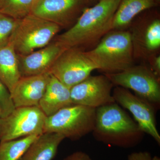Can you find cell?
I'll use <instances>...</instances> for the list:
<instances>
[{
  "label": "cell",
  "mask_w": 160,
  "mask_h": 160,
  "mask_svg": "<svg viewBox=\"0 0 160 160\" xmlns=\"http://www.w3.org/2000/svg\"><path fill=\"white\" fill-rule=\"evenodd\" d=\"M121 0H100L86 8L74 25L55 38L67 49L91 47L112 30V23Z\"/></svg>",
  "instance_id": "6da1fadb"
},
{
  "label": "cell",
  "mask_w": 160,
  "mask_h": 160,
  "mask_svg": "<svg viewBox=\"0 0 160 160\" xmlns=\"http://www.w3.org/2000/svg\"><path fill=\"white\" fill-rule=\"evenodd\" d=\"M92 132L98 142L126 149L138 146L145 134L135 120L115 102L97 108Z\"/></svg>",
  "instance_id": "7a4b0ae2"
},
{
  "label": "cell",
  "mask_w": 160,
  "mask_h": 160,
  "mask_svg": "<svg viewBox=\"0 0 160 160\" xmlns=\"http://www.w3.org/2000/svg\"><path fill=\"white\" fill-rule=\"evenodd\" d=\"M85 53L104 74L118 73L134 65L131 33L126 30H112Z\"/></svg>",
  "instance_id": "3957f363"
},
{
  "label": "cell",
  "mask_w": 160,
  "mask_h": 160,
  "mask_svg": "<svg viewBox=\"0 0 160 160\" xmlns=\"http://www.w3.org/2000/svg\"><path fill=\"white\" fill-rule=\"evenodd\" d=\"M96 109L73 104L65 107L47 117L44 133H59L72 141L79 140L93 130Z\"/></svg>",
  "instance_id": "277c9868"
},
{
  "label": "cell",
  "mask_w": 160,
  "mask_h": 160,
  "mask_svg": "<svg viewBox=\"0 0 160 160\" xmlns=\"http://www.w3.org/2000/svg\"><path fill=\"white\" fill-rule=\"evenodd\" d=\"M59 26L31 14L19 20L12 42L18 55L29 54L51 42Z\"/></svg>",
  "instance_id": "5b68a950"
},
{
  "label": "cell",
  "mask_w": 160,
  "mask_h": 160,
  "mask_svg": "<svg viewBox=\"0 0 160 160\" xmlns=\"http://www.w3.org/2000/svg\"><path fill=\"white\" fill-rule=\"evenodd\" d=\"M105 75L114 86L131 89L135 95L150 103L156 110L159 108V78L150 67L134 65L118 73Z\"/></svg>",
  "instance_id": "8992f818"
},
{
  "label": "cell",
  "mask_w": 160,
  "mask_h": 160,
  "mask_svg": "<svg viewBox=\"0 0 160 160\" xmlns=\"http://www.w3.org/2000/svg\"><path fill=\"white\" fill-rule=\"evenodd\" d=\"M47 117L38 106L15 108L0 118V142L44 133Z\"/></svg>",
  "instance_id": "52a82bcc"
},
{
  "label": "cell",
  "mask_w": 160,
  "mask_h": 160,
  "mask_svg": "<svg viewBox=\"0 0 160 160\" xmlns=\"http://www.w3.org/2000/svg\"><path fill=\"white\" fill-rule=\"evenodd\" d=\"M85 51L77 47L66 49L55 62L49 73L69 89L82 82L96 69Z\"/></svg>",
  "instance_id": "ba28073f"
},
{
  "label": "cell",
  "mask_w": 160,
  "mask_h": 160,
  "mask_svg": "<svg viewBox=\"0 0 160 160\" xmlns=\"http://www.w3.org/2000/svg\"><path fill=\"white\" fill-rule=\"evenodd\" d=\"M115 102L130 112L144 133L149 134L160 144V134L157 127L154 106L146 100L133 94L129 89L116 86L112 90Z\"/></svg>",
  "instance_id": "9c48e42d"
},
{
  "label": "cell",
  "mask_w": 160,
  "mask_h": 160,
  "mask_svg": "<svg viewBox=\"0 0 160 160\" xmlns=\"http://www.w3.org/2000/svg\"><path fill=\"white\" fill-rule=\"evenodd\" d=\"M113 86L106 75L89 76L70 88L72 102L94 109L115 102Z\"/></svg>",
  "instance_id": "30bf717a"
},
{
  "label": "cell",
  "mask_w": 160,
  "mask_h": 160,
  "mask_svg": "<svg viewBox=\"0 0 160 160\" xmlns=\"http://www.w3.org/2000/svg\"><path fill=\"white\" fill-rule=\"evenodd\" d=\"M67 49L56 41L24 56L18 55L21 77L49 72L60 55Z\"/></svg>",
  "instance_id": "8fae6325"
},
{
  "label": "cell",
  "mask_w": 160,
  "mask_h": 160,
  "mask_svg": "<svg viewBox=\"0 0 160 160\" xmlns=\"http://www.w3.org/2000/svg\"><path fill=\"white\" fill-rule=\"evenodd\" d=\"M82 0H35L31 14L60 27H66L74 20Z\"/></svg>",
  "instance_id": "7c38bea8"
},
{
  "label": "cell",
  "mask_w": 160,
  "mask_h": 160,
  "mask_svg": "<svg viewBox=\"0 0 160 160\" xmlns=\"http://www.w3.org/2000/svg\"><path fill=\"white\" fill-rule=\"evenodd\" d=\"M135 58L148 61L160 47V20L154 18L139 24L130 32Z\"/></svg>",
  "instance_id": "4fadbf2b"
},
{
  "label": "cell",
  "mask_w": 160,
  "mask_h": 160,
  "mask_svg": "<svg viewBox=\"0 0 160 160\" xmlns=\"http://www.w3.org/2000/svg\"><path fill=\"white\" fill-rule=\"evenodd\" d=\"M49 72L22 77L11 93L15 108L38 106L50 80Z\"/></svg>",
  "instance_id": "5bb4252c"
},
{
  "label": "cell",
  "mask_w": 160,
  "mask_h": 160,
  "mask_svg": "<svg viewBox=\"0 0 160 160\" xmlns=\"http://www.w3.org/2000/svg\"><path fill=\"white\" fill-rule=\"evenodd\" d=\"M72 104L70 89L51 74L46 91L39 104L40 109L47 117Z\"/></svg>",
  "instance_id": "9a60e30c"
},
{
  "label": "cell",
  "mask_w": 160,
  "mask_h": 160,
  "mask_svg": "<svg viewBox=\"0 0 160 160\" xmlns=\"http://www.w3.org/2000/svg\"><path fill=\"white\" fill-rule=\"evenodd\" d=\"M65 138L59 133L46 132L39 136L19 160H52Z\"/></svg>",
  "instance_id": "2e32d148"
},
{
  "label": "cell",
  "mask_w": 160,
  "mask_h": 160,
  "mask_svg": "<svg viewBox=\"0 0 160 160\" xmlns=\"http://www.w3.org/2000/svg\"><path fill=\"white\" fill-rule=\"evenodd\" d=\"M21 77L18 55L11 41L0 49V80L11 93Z\"/></svg>",
  "instance_id": "e0dca14e"
},
{
  "label": "cell",
  "mask_w": 160,
  "mask_h": 160,
  "mask_svg": "<svg viewBox=\"0 0 160 160\" xmlns=\"http://www.w3.org/2000/svg\"><path fill=\"white\" fill-rule=\"evenodd\" d=\"M155 5V0H121L113 18L112 30H124L137 15Z\"/></svg>",
  "instance_id": "ac0fdd59"
},
{
  "label": "cell",
  "mask_w": 160,
  "mask_h": 160,
  "mask_svg": "<svg viewBox=\"0 0 160 160\" xmlns=\"http://www.w3.org/2000/svg\"><path fill=\"white\" fill-rule=\"evenodd\" d=\"M39 136L0 142V160H19Z\"/></svg>",
  "instance_id": "d6986e66"
},
{
  "label": "cell",
  "mask_w": 160,
  "mask_h": 160,
  "mask_svg": "<svg viewBox=\"0 0 160 160\" xmlns=\"http://www.w3.org/2000/svg\"><path fill=\"white\" fill-rule=\"evenodd\" d=\"M35 0H2L0 13L14 19H22L31 14Z\"/></svg>",
  "instance_id": "ffe728a7"
},
{
  "label": "cell",
  "mask_w": 160,
  "mask_h": 160,
  "mask_svg": "<svg viewBox=\"0 0 160 160\" xmlns=\"http://www.w3.org/2000/svg\"><path fill=\"white\" fill-rule=\"evenodd\" d=\"M18 21L0 13V49L11 42Z\"/></svg>",
  "instance_id": "44dd1931"
},
{
  "label": "cell",
  "mask_w": 160,
  "mask_h": 160,
  "mask_svg": "<svg viewBox=\"0 0 160 160\" xmlns=\"http://www.w3.org/2000/svg\"><path fill=\"white\" fill-rule=\"evenodd\" d=\"M15 109L11 93L0 80V110L2 118L6 117Z\"/></svg>",
  "instance_id": "7402d4cb"
},
{
  "label": "cell",
  "mask_w": 160,
  "mask_h": 160,
  "mask_svg": "<svg viewBox=\"0 0 160 160\" xmlns=\"http://www.w3.org/2000/svg\"><path fill=\"white\" fill-rule=\"evenodd\" d=\"M151 153L147 151L133 152L128 155L127 160H152Z\"/></svg>",
  "instance_id": "603a6c76"
},
{
  "label": "cell",
  "mask_w": 160,
  "mask_h": 160,
  "mask_svg": "<svg viewBox=\"0 0 160 160\" xmlns=\"http://www.w3.org/2000/svg\"><path fill=\"white\" fill-rule=\"evenodd\" d=\"M150 68L159 78L160 76V56L158 54L151 57L148 60Z\"/></svg>",
  "instance_id": "cb8c5ba5"
},
{
  "label": "cell",
  "mask_w": 160,
  "mask_h": 160,
  "mask_svg": "<svg viewBox=\"0 0 160 160\" xmlns=\"http://www.w3.org/2000/svg\"><path fill=\"white\" fill-rule=\"evenodd\" d=\"M63 160H92L89 154L82 151H77L72 153Z\"/></svg>",
  "instance_id": "d4e9b609"
},
{
  "label": "cell",
  "mask_w": 160,
  "mask_h": 160,
  "mask_svg": "<svg viewBox=\"0 0 160 160\" xmlns=\"http://www.w3.org/2000/svg\"><path fill=\"white\" fill-rule=\"evenodd\" d=\"M152 160H160V158L159 157L155 156L152 157Z\"/></svg>",
  "instance_id": "484cf974"
},
{
  "label": "cell",
  "mask_w": 160,
  "mask_h": 160,
  "mask_svg": "<svg viewBox=\"0 0 160 160\" xmlns=\"http://www.w3.org/2000/svg\"><path fill=\"white\" fill-rule=\"evenodd\" d=\"M2 118V112H1V110H0V118Z\"/></svg>",
  "instance_id": "4316f807"
},
{
  "label": "cell",
  "mask_w": 160,
  "mask_h": 160,
  "mask_svg": "<svg viewBox=\"0 0 160 160\" xmlns=\"http://www.w3.org/2000/svg\"><path fill=\"white\" fill-rule=\"evenodd\" d=\"M2 0H0V8H1V4H2Z\"/></svg>",
  "instance_id": "83f0119b"
},
{
  "label": "cell",
  "mask_w": 160,
  "mask_h": 160,
  "mask_svg": "<svg viewBox=\"0 0 160 160\" xmlns=\"http://www.w3.org/2000/svg\"><path fill=\"white\" fill-rule=\"evenodd\" d=\"M89 1H91V0H89Z\"/></svg>",
  "instance_id": "f1b7e54d"
},
{
  "label": "cell",
  "mask_w": 160,
  "mask_h": 160,
  "mask_svg": "<svg viewBox=\"0 0 160 160\" xmlns=\"http://www.w3.org/2000/svg\"></svg>",
  "instance_id": "f546056e"
}]
</instances>
